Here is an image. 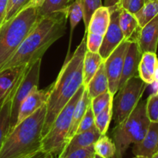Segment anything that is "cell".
Returning <instances> with one entry per match:
<instances>
[{
  "label": "cell",
  "instance_id": "e0dca14e",
  "mask_svg": "<svg viewBox=\"0 0 158 158\" xmlns=\"http://www.w3.org/2000/svg\"><path fill=\"white\" fill-rule=\"evenodd\" d=\"M110 23V11L108 7L100 6L91 16L89 25L85 32L104 35Z\"/></svg>",
  "mask_w": 158,
  "mask_h": 158
},
{
  "label": "cell",
  "instance_id": "8d00e7d4",
  "mask_svg": "<svg viewBox=\"0 0 158 158\" xmlns=\"http://www.w3.org/2000/svg\"><path fill=\"white\" fill-rule=\"evenodd\" d=\"M8 0H0V26L4 23L6 15Z\"/></svg>",
  "mask_w": 158,
  "mask_h": 158
},
{
  "label": "cell",
  "instance_id": "3957f363",
  "mask_svg": "<svg viewBox=\"0 0 158 158\" xmlns=\"http://www.w3.org/2000/svg\"><path fill=\"white\" fill-rule=\"evenodd\" d=\"M46 104L17 123L0 148V158H25L42 150Z\"/></svg>",
  "mask_w": 158,
  "mask_h": 158
},
{
  "label": "cell",
  "instance_id": "52a82bcc",
  "mask_svg": "<svg viewBox=\"0 0 158 158\" xmlns=\"http://www.w3.org/2000/svg\"><path fill=\"white\" fill-rule=\"evenodd\" d=\"M148 84L139 76L130 79L113 99V117L116 125L123 123L140 102Z\"/></svg>",
  "mask_w": 158,
  "mask_h": 158
},
{
  "label": "cell",
  "instance_id": "f1b7e54d",
  "mask_svg": "<svg viewBox=\"0 0 158 158\" xmlns=\"http://www.w3.org/2000/svg\"><path fill=\"white\" fill-rule=\"evenodd\" d=\"M83 9V22H84L85 31H86L89 20L94 12L98 8L103 6L101 0H80Z\"/></svg>",
  "mask_w": 158,
  "mask_h": 158
},
{
  "label": "cell",
  "instance_id": "484cf974",
  "mask_svg": "<svg viewBox=\"0 0 158 158\" xmlns=\"http://www.w3.org/2000/svg\"><path fill=\"white\" fill-rule=\"evenodd\" d=\"M157 14L158 1H148L138 12L134 14V16L138 22L139 26L142 28L151 21Z\"/></svg>",
  "mask_w": 158,
  "mask_h": 158
},
{
  "label": "cell",
  "instance_id": "d4e9b609",
  "mask_svg": "<svg viewBox=\"0 0 158 158\" xmlns=\"http://www.w3.org/2000/svg\"><path fill=\"white\" fill-rule=\"evenodd\" d=\"M95 154L103 158H115L116 147L113 140L105 134L101 135L94 144Z\"/></svg>",
  "mask_w": 158,
  "mask_h": 158
},
{
  "label": "cell",
  "instance_id": "e575fe53",
  "mask_svg": "<svg viewBox=\"0 0 158 158\" xmlns=\"http://www.w3.org/2000/svg\"><path fill=\"white\" fill-rule=\"evenodd\" d=\"M95 155L94 145H90L86 148L76 150L69 154L61 158H94Z\"/></svg>",
  "mask_w": 158,
  "mask_h": 158
},
{
  "label": "cell",
  "instance_id": "836d02e7",
  "mask_svg": "<svg viewBox=\"0 0 158 158\" xmlns=\"http://www.w3.org/2000/svg\"><path fill=\"white\" fill-rule=\"evenodd\" d=\"M103 35L86 32V49L94 53H98L103 43Z\"/></svg>",
  "mask_w": 158,
  "mask_h": 158
},
{
  "label": "cell",
  "instance_id": "f546056e",
  "mask_svg": "<svg viewBox=\"0 0 158 158\" xmlns=\"http://www.w3.org/2000/svg\"><path fill=\"white\" fill-rule=\"evenodd\" d=\"M113 99H114V95H112L109 90L91 99V107L94 111V115L96 116L100 111L103 110L109 104L110 102L112 101Z\"/></svg>",
  "mask_w": 158,
  "mask_h": 158
},
{
  "label": "cell",
  "instance_id": "7c38bea8",
  "mask_svg": "<svg viewBox=\"0 0 158 158\" xmlns=\"http://www.w3.org/2000/svg\"><path fill=\"white\" fill-rule=\"evenodd\" d=\"M141 56L142 53L137 42L131 41L125 56L119 89L122 87L130 79L135 76H138V66Z\"/></svg>",
  "mask_w": 158,
  "mask_h": 158
},
{
  "label": "cell",
  "instance_id": "bcb514c9",
  "mask_svg": "<svg viewBox=\"0 0 158 158\" xmlns=\"http://www.w3.org/2000/svg\"><path fill=\"white\" fill-rule=\"evenodd\" d=\"M94 158H103V157H100V156L97 155V154H95V155H94Z\"/></svg>",
  "mask_w": 158,
  "mask_h": 158
},
{
  "label": "cell",
  "instance_id": "9c48e42d",
  "mask_svg": "<svg viewBox=\"0 0 158 158\" xmlns=\"http://www.w3.org/2000/svg\"><path fill=\"white\" fill-rule=\"evenodd\" d=\"M130 43V40H123L103 62L108 79L109 91L114 96L118 91L125 56L129 47Z\"/></svg>",
  "mask_w": 158,
  "mask_h": 158
},
{
  "label": "cell",
  "instance_id": "277c9868",
  "mask_svg": "<svg viewBox=\"0 0 158 158\" xmlns=\"http://www.w3.org/2000/svg\"><path fill=\"white\" fill-rule=\"evenodd\" d=\"M39 9L29 6L0 26V70L38 24Z\"/></svg>",
  "mask_w": 158,
  "mask_h": 158
},
{
  "label": "cell",
  "instance_id": "d6a6232c",
  "mask_svg": "<svg viewBox=\"0 0 158 158\" xmlns=\"http://www.w3.org/2000/svg\"><path fill=\"white\" fill-rule=\"evenodd\" d=\"M94 126H95V115H94L90 104L88 109L86 110V114H84L83 117L82 118L76 134H80V133L89 131L91 128L94 127Z\"/></svg>",
  "mask_w": 158,
  "mask_h": 158
},
{
  "label": "cell",
  "instance_id": "5bb4252c",
  "mask_svg": "<svg viewBox=\"0 0 158 158\" xmlns=\"http://www.w3.org/2000/svg\"><path fill=\"white\" fill-rule=\"evenodd\" d=\"M158 144V123L151 122L148 131L143 140L134 144L133 154L135 156H144L151 158L157 152Z\"/></svg>",
  "mask_w": 158,
  "mask_h": 158
},
{
  "label": "cell",
  "instance_id": "60d3db41",
  "mask_svg": "<svg viewBox=\"0 0 158 158\" xmlns=\"http://www.w3.org/2000/svg\"><path fill=\"white\" fill-rule=\"evenodd\" d=\"M154 83H158V60H157V63H156L155 68H154Z\"/></svg>",
  "mask_w": 158,
  "mask_h": 158
},
{
  "label": "cell",
  "instance_id": "8992f818",
  "mask_svg": "<svg viewBox=\"0 0 158 158\" xmlns=\"http://www.w3.org/2000/svg\"><path fill=\"white\" fill-rule=\"evenodd\" d=\"M86 86L84 84L78 89L69 103L56 116L48 132L42 140V150L58 158L67 143V136L72 121L73 113L78 100L81 97Z\"/></svg>",
  "mask_w": 158,
  "mask_h": 158
},
{
  "label": "cell",
  "instance_id": "7402d4cb",
  "mask_svg": "<svg viewBox=\"0 0 158 158\" xmlns=\"http://www.w3.org/2000/svg\"><path fill=\"white\" fill-rule=\"evenodd\" d=\"M119 24L125 40L132 41L135 33H138L140 27L134 14L122 8L119 16Z\"/></svg>",
  "mask_w": 158,
  "mask_h": 158
},
{
  "label": "cell",
  "instance_id": "74e56055",
  "mask_svg": "<svg viewBox=\"0 0 158 158\" xmlns=\"http://www.w3.org/2000/svg\"><path fill=\"white\" fill-rule=\"evenodd\" d=\"M25 158H56L55 157L52 155L51 154L47 152H45L43 150L38 151V152L35 153V154H32V155L29 156V157H26Z\"/></svg>",
  "mask_w": 158,
  "mask_h": 158
},
{
  "label": "cell",
  "instance_id": "ba28073f",
  "mask_svg": "<svg viewBox=\"0 0 158 158\" xmlns=\"http://www.w3.org/2000/svg\"><path fill=\"white\" fill-rule=\"evenodd\" d=\"M42 59H40L29 66L17 83L13 90L11 103L10 131L17 124L19 111L23 100L38 88L40 81Z\"/></svg>",
  "mask_w": 158,
  "mask_h": 158
},
{
  "label": "cell",
  "instance_id": "7dc6e473",
  "mask_svg": "<svg viewBox=\"0 0 158 158\" xmlns=\"http://www.w3.org/2000/svg\"><path fill=\"white\" fill-rule=\"evenodd\" d=\"M150 1H158V0H150Z\"/></svg>",
  "mask_w": 158,
  "mask_h": 158
},
{
  "label": "cell",
  "instance_id": "5b68a950",
  "mask_svg": "<svg viewBox=\"0 0 158 158\" xmlns=\"http://www.w3.org/2000/svg\"><path fill=\"white\" fill-rule=\"evenodd\" d=\"M151 121L146 113V100H140L129 117L118 125L112 132L113 141L116 147L115 158H123L131 144L139 143L148 131Z\"/></svg>",
  "mask_w": 158,
  "mask_h": 158
},
{
  "label": "cell",
  "instance_id": "d590c367",
  "mask_svg": "<svg viewBox=\"0 0 158 158\" xmlns=\"http://www.w3.org/2000/svg\"><path fill=\"white\" fill-rule=\"evenodd\" d=\"M145 3H146L145 0H130L127 6L125 9L134 15L144 6Z\"/></svg>",
  "mask_w": 158,
  "mask_h": 158
},
{
  "label": "cell",
  "instance_id": "681fc988",
  "mask_svg": "<svg viewBox=\"0 0 158 158\" xmlns=\"http://www.w3.org/2000/svg\"><path fill=\"white\" fill-rule=\"evenodd\" d=\"M158 151V144H157V151Z\"/></svg>",
  "mask_w": 158,
  "mask_h": 158
},
{
  "label": "cell",
  "instance_id": "c3c4849f",
  "mask_svg": "<svg viewBox=\"0 0 158 158\" xmlns=\"http://www.w3.org/2000/svg\"><path fill=\"white\" fill-rule=\"evenodd\" d=\"M148 1H150V0H145V2H148Z\"/></svg>",
  "mask_w": 158,
  "mask_h": 158
},
{
  "label": "cell",
  "instance_id": "8fae6325",
  "mask_svg": "<svg viewBox=\"0 0 158 158\" xmlns=\"http://www.w3.org/2000/svg\"><path fill=\"white\" fill-rule=\"evenodd\" d=\"M140 52L157 53L158 46V14L151 21L140 28L136 38Z\"/></svg>",
  "mask_w": 158,
  "mask_h": 158
},
{
  "label": "cell",
  "instance_id": "d6986e66",
  "mask_svg": "<svg viewBox=\"0 0 158 158\" xmlns=\"http://www.w3.org/2000/svg\"><path fill=\"white\" fill-rule=\"evenodd\" d=\"M158 59L155 52H147L142 54L138 66V76L147 84L154 83V73Z\"/></svg>",
  "mask_w": 158,
  "mask_h": 158
},
{
  "label": "cell",
  "instance_id": "30bf717a",
  "mask_svg": "<svg viewBox=\"0 0 158 158\" xmlns=\"http://www.w3.org/2000/svg\"><path fill=\"white\" fill-rule=\"evenodd\" d=\"M109 9L110 11V23L103 35V43L99 51L103 60H106L120 43L125 40L119 24V16L122 7L120 5H117Z\"/></svg>",
  "mask_w": 158,
  "mask_h": 158
},
{
  "label": "cell",
  "instance_id": "4dcf8cb0",
  "mask_svg": "<svg viewBox=\"0 0 158 158\" xmlns=\"http://www.w3.org/2000/svg\"><path fill=\"white\" fill-rule=\"evenodd\" d=\"M146 113L150 121L158 123V94H151L146 100Z\"/></svg>",
  "mask_w": 158,
  "mask_h": 158
},
{
  "label": "cell",
  "instance_id": "cb8c5ba5",
  "mask_svg": "<svg viewBox=\"0 0 158 158\" xmlns=\"http://www.w3.org/2000/svg\"><path fill=\"white\" fill-rule=\"evenodd\" d=\"M68 19L69 20V26H70V32H69V46H68V52L66 54V60L69 57V52H70L71 43H72L73 34L74 29L77 27V25L80 23L83 19V9L82 3L80 0H74L72 4L68 7L67 9Z\"/></svg>",
  "mask_w": 158,
  "mask_h": 158
},
{
  "label": "cell",
  "instance_id": "1f68e13d",
  "mask_svg": "<svg viewBox=\"0 0 158 158\" xmlns=\"http://www.w3.org/2000/svg\"><path fill=\"white\" fill-rule=\"evenodd\" d=\"M30 1L31 0H8V6L4 23L15 16L20 11L25 9Z\"/></svg>",
  "mask_w": 158,
  "mask_h": 158
},
{
  "label": "cell",
  "instance_id": "7a4b0ae2",
  "mask_svg": "<svg viewBox=\"0 0 158 158\" xmlns=\"http://www.w3.org/2000/svg\"><path fill=\"white\" fill-rule=\"evenodd\" d=\"M67 19V10L42 16L33 30L1 70L20 66H30L43 58L48 49L63 36Z\"/></svg>",
  "mask_w": 158,
  "mask_h": 158
},
{
  "label": "cell",
  "instance_id": "ab89813d",
  "mask_svg": "<svg viewBox=\"0 0 158 158\" xmlns=\"http://www.w3.org/2000/svg\"><path fill=\"white\" fill-rule=\"evenodd\" d=\"M120 0H104V3H103V6L110 8L120 4Z\"/></svg>",
  "mask_w": 158,
  "mask_h": 158
},
{
  "label": "cell",
  "instance_id": "4316f807",
  "mask_svg": "<svg viewBox=\"0 0 158 158\" xmlns=\"http://www.w3.org/2000/svg\"><path fill=\"white\" fill-rule=\"evenodd\" d=\"M74 0H46L39 9L40 16L58 12H64L72 4Z\"/></svg>",
  "mask_w": 158,
  "mask_h": 158
},
{
  "label": "cell",
  "instance_id": "44dd1931",
  "mask_svg": "<svg viewBox=\"0 0 158 158\" xmlns=\"http://www.w3.org/2000/svg\"><path fill=\"white\" fill-rule=\"evenodd\" d=\"M15 87L9 93V94L5 97L0 104V148L11 129V103H12V97Z\"/></svg>",
  "mask_w": 158,
  "mask_h": 158
},
{
  "label": "cell",
  "instance_id": "b9f144b4",
  "mask_svg": "<svg viewBox=\"0 0 158 158\" xmlns=\"http://www.w3.org/2000/svg\"><path fill=\"white\" fill-rule=\"evenodd\" d=\"M130 0H120V6H121L123 9H126L127 6L128 5V2H129Z\"/></svg>",
  "mask_w": 158,
  "mask_h": 158
},
{
  "label": "cell",
  "instance_id": "ffe728a7",
  "mask_svg": "<svg viewBox=\"0 0 158 158\" xmlns=\"http://www.w3.org/2000/svg\"><path fill=\"white\" fill-rule=\"evenodd\" d=\"M86 88L87 89L88 95L91 99L109 90L108 79L103 63L100 66L94 77L86 85Z\"/></svg>",
  "mask_w": 158,
  "mask_h": 158
},
{
  "label": "cell",
  "instance_id": "f35d334b",
  "mask_svg": "<svg viewBox=\"0 0 158 158\" xmlns=\"http://www.w3.org/2000/svg\"><path fill=\"white\" fill-rule=\"evenodd\" d=\"M46 0H31L29 2V4L27 5L26 7H29V6H32V7H35L40 9L42 6H43V3L45 2Z\"/></svg>",
  "mask_w": 158,
  "mask_h": 158
},
{
  "label": "cell",
  "instance_id": "9a60e30c",
  "mask_svg": "<svg viewBox=\"0 0 158 158\" xmlns=\"http://www.w3.org/2000/svg\"><path fill=\"white\" fill-rule=\"evenodd\" d=\"M100 136H101V134H100V132L95 126L89 131H84V132L80 133V134H76L68 142V143L66 145V147L58 158L65 157L69 153L73 152L76 150L81 149V148H86V147H89L90 145H94L95 142L100 138Z\"/></svg>",
  "mask_w": 158,
  "mask_h": 158
},
{
  "label": "cell",
  "instance_id": "4fadbf2b",
  "mask_svg": "<svg viewBox=\"0 0 158 158\" xmlns=\"http://www.w3.org/2000/svg\"><path fill=\"white\" fill-rule=\"evenodd\" d=\"M49 96V89H34L22 103L19 111L17 123L33 114L37 110L46 104Z\"/></svg>",
  "mask_w": 158,
  "mask_h": 158
},
{
  "label": "cell",
  "instance_id": "7bdbcfd3",
  "mask_svg": "<svg viewBox=\"0 0 158 158\" xmlns=\"http://www.w3.org/2000/svg\"><path fill=\"white\" fill-rule=\"evenodd\" d=\"M151 158H158V151H157V152L154 153V154H153L152 157H151Z\"/></svg>",
  "mask_w": 158,
  "mask_h": 158
},
{
  "label": "cell",
  "instance_id": "ac0fdd59",
  "mask_svg": "<svg viewBox=\"0 0 158 158\" xmlns=\"http://www.w3.org/2000/svg\"><path fill=\"white\" fill-rule=\"evenodd\" d=\"M90 104L91 98L88 95L86 88H85L81 97H80V100H78L77 103L76 104L73 113L72 121H71L70 128H69V134H68L67 136V143L70 140V139L75 135L76 133H77L79 124H80V121H81L82 118L83 117L84 114H86V110L88 109V107H89V106Z\"/></svg>",
  "mask_w": 158,
  "mask_h": 158
},
{
  "label": "cell",
  "instance_id": "6da1fadb",
  "mask_svg": "<svg viewBox=\"0 0 158 158\" xmlns=\"http://www.w3.org/2000/svg\"><path fill=\"white\" fill-rule=\"evenodd\" d=\"M86 50V32H85L79 46L71 57L66 60L56 80L49 88L43 136L48 132L63 108L84 84L83 60Z\"/></svg>",
  "mask_w": 158,
  "mask_h": 158
},
{
  "label": "cell",
  "instance_id": "ee69618b",
  "mask_svg": "<svg viewBox=\"0 0 158 158\" xmlns=\"http://www.w3.org/2000/svg\"><path fill=\"white\" fill-rule=\"evenodd\" d=\"M133 158H149V157H144V156H135V157Z\"/></svg>",
  "mask_w": 158,
  "mask_h": 158
},
{
  "label": "cell",
  "instance_id": "2e32d148",
  "mask_svg": "<svg viewBox=\"0 0 158 158\" xmlns=\"http://www.w3.org/2000/svg\"><path fill=\"white\" fill-rule=\"evenodd\" d=\"M29 66H20L0 71V104L9 93L15 87Z\"/></svg>",
  "mask_w": 158,
  "mask_h": 158
},
{
  "label": "cell",
  "instance_id": "f6af8a7d",
  "mask_svg": "<svg viewBox=\"0 0 158 158\" xmlns=\"http://www.w3.org/2000/svg\"><path fill=\"white\" fill-rule=\"evenodd\" d=\"M156 93L158 94V83H156Z\"/></svg>",
  "mask_w": 158,
  "mask_h": 158
},
{
  "label": "cell",
  "instance_id": "83f0119b",
  "mask_svg": "<svg viewBox=\"0 0 158 158\" xmlns=\"http://www.w3.org/2000/svg\"><path fill=\"white\" fill-rule=\"evenodd\" d=\"M113 117V100L95 116V127L101 135L106 134Z\"/></svg>",
  "mask_w": 158,
  "mask_h": 158
},
{
  "label": "cell",
  "instance_id": "603a6c76",
  "mask_svg": "<svg viewBox=\"0 0 158 158\" xmlns=\"http://www.w3.org/2000/svg\"><path fill=\"white\" fill-rule=\"evenodd\" d=\"M104 62L100 53H94L86 50L83 60V83L88 84L97 71Z\"/></svg>",
  "mask_w": 158,
  "mask_h": 158
}]
</instances>
